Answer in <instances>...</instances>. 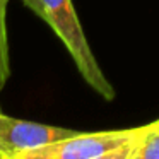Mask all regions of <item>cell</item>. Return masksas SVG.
<instances>
[{
	"label": "cell",
	"mask_w": 159,
	"mask_h": 159,
	"mask_svg": "<svg viewBox=\"0 0 159 159\" xmlns=\"http://www.w3.org/2000/svg\"><path fill=\"white\" fill-rule=\"evenodd\" d=\"M46 19L45 22L60 38L74 63H75L82 79L106 101L115 98V89L103 74L89 43L86 39L84 29L72 5V0H43Z\"/></svg>",
	"instance_id": "1"
},
{
	"label": "cell",
	"mask_w": 159,
	"mask_h": 159,
	"mask_svg": "<svg viewBox=\"0 0 159 159\" xmlns=\"http://www.w3.org/2000/svg\"><path fill=\"white\" fill-rule=\"evenodd\" d=\"M144 127L106 132H77L43 147L17 152L0 159H94L137 139Z\"/></svg>",
	"instance_id": "2"
},
{
	"label": "cell",
	"mask_w": 159,
	"mask_h": 159,
	"mask_svg": "<svg viewBox=\"0 0 159 159\" xmlns=\"http://www.w3.org/2000/svg\"><path fill=\"white\" fill-rule=\"evenodd\" d=\"M74 134L77 132L70 128L19 120V118L7 116L0 111V157L43 147Z\"/></svg>",
	"instance_id": "3"
},
{
	"label": "cell",
	"mask_w": 159,
	"mask_h": 159,
	"mask_svg": "<svg viewBox=\"0 0 159 159\" xmlns=\"http://www.w3.org/2000/svg\"><path fill=\"white\" fill-rule=\"evenodd\" d=\"M11 0H0V87L11 77V53L7 34V5Z\"/></svg>",
	"instance_id": "4"
},
{
	"label": "cell",
	"mask_w": 159,
	"mask_h": 159,
	"mask_svg": "<svg viewBox=\"0 0 159 159\" xmlns=\"http://www.w3.org/2000/svg\"><path fill=\"white\" fill-rule=\"evenodd\" d=\"M130 159H159V123L145 125L140 140L135 145V151Z\"/></svg>",
	"instance_id": "5"
},
{
	"label": "cell",
	"mask_w": 159,
	"mask_h": 159,
	"mask_svg": "<svg viewBox=\"0 0 159 159\" xmlns=\"http://www.w3.org/2000/svg\"><path fill=\"white\" fill-rule=\"evenodd\" d=\"M144 130H145V125H144ZM142 134H144V132H142ZM142 134L139 135L137 139H134V140L127 142L125 145H121V147L113 149V151L106 152V154H101V156H98V157H94V159H130L132 154H134V151H135V145H137V142L140 140Z\"/></svg>",
	"instance_id": "6"
},
{
	"label": "cell",
	"mask_w": 159,
	"mask_h": 159,
	"mask_svg": "<svg viewBox=\"0 0 159 159\" xmlns=\"http://www.w3.org/2000/svg\"><path fill=\"white\" fill-rule=\"evenodd\" d=\"M22 4H24L26 7L31 9V11L34 12V14L38 16L39 19H43V21L46 19L45 7H43V0H22Z\"/></svg>",
	"instance_id": "7"
},
{
	"label": "cell",
	"mask_w": 159,
	"mask_h": 159,
	"mask_svg": "<svg viewBox=\"0 0 159 159\" xmlns=\"http://www.w3.org/2000/svg\"><path fill=\"white\" fill-rule=\"evenodd\" d=\"M156 121H157V123H159V120H156Z\"/></svg>",
	"instance_id": "8"
}]
</instances>
